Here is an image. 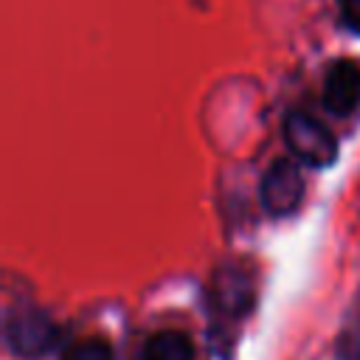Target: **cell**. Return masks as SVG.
<instances>
[{"label": "cell", "mask_w": 360, "mask_h": 360, "mask_svg": "<svg viewBox=\"0 0 360 360\" xmlns=\"http://www.w3.org/2000/svg\"><path fill=\"white\" fill-rule=\"evenodd\" d=\"M259 200L262 208L270 217H287L292 214L301 200H304V174L298 169V160L290 158H278L262 177L259 186Z\"/></svg>", "instance_id": "3957f363"}, {"label": "cell", "mask_w": 360, "mask_h": 360, "mask_svg": "<svg viewBox=\"0 0 360 360\" xmlns=\"http://www.w3.org/2000/svg\"><path fill=\"white\" fill-rule=\"evenodd\" d=\"M141 360H194V343L186 332L163 329L143 343Z\"/></svg>", "instance_id": "8992f818"}, {"label": "cell", "mask_w": 360, "mask_h": 360, "mask_svg": "<svg viewBox=\"0 0 360 360\" xmlns=\"http://www.w3.org/2000/svg\"><path fill=\"white\" fill-rule=\"evenodd\" d=\"M338 8H340V22L360 34V0H338Z\"/></svg>", "instance_id": "ba28073f"}, {"label": "cell", "mask_w": 360, "mask_h": 360, "mask_svg": "<svg viewBox=\"0 0 360 360\" xmlns=\"http://www.w3.org/2000/svg\"><path fill=\"white\" fill-rule=\"evenodd\" d=\"M62 360H115V357H112L110 340L98 335H84V338L70 340L62 349Z\"/></svg>", "instance_id": "52a82bcc"}, {"label": "cell", "mask_w": 360, "mask_h": 360, "mask_svg": "<svg viewBox=\"0 0 360 360\" xmlns=\"http://www.w3.org/2000/svg\"><path fill=\"white\" fill-rule=\"evenodd\" d=\"M6 346L20 357H39L59 340L56 323L37 307H20L6 315Z\"/></svg>", "instance_id": "7a4b0ae2"}, {"label": "cell", "mask_w": 360, "mask_h": 360, "mask_svg": "<svg viewBox=\"0 0 360 360\" xmlns=\"http://www.w3.org/2000/svg\"><path fill=\"white\" fill-rule=\"evenodd\" d=\"M214 301L231 315H245L253 301L250 276L242 267H222V273L214 281Z\"/></svg>", "instance_id": "5b68a950"}, {"label": "cell", "mask_w": 360, "mask_h": 360, "mask_svg": "<svg viewBox=\"0 0 360 360\" xmlns=\"http://www.w3.org/2000/svg\"><path fill=\"white\" fill-rule=\"evenodd\" d=\"M284 143L290 155L309 169H326L338 160V138L307 110H292L284 118Z\"/></svg>", "instance_id": "6da1fadb"}, {"label": "cell", "mask_w": 360, "mask_h": 360, "mask_svg": "<svg viewBox=\"0 0 360 360\" xmlns=\"http://www.w3.org/2000/svg\"><path fill=\"white\" fill-rule=\"evenodd\" d=\"M323 104L335 115H352L360 107V65L338 59L323 76Z\"/></svg>", "instance_id": "277c9868"}]
</instances>
